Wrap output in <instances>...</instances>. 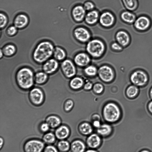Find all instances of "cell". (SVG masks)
<instances>
[{
    "label": "cell",
    "instance_id": "cell-31",
    "mask_svg": "<svg viewBox=\"0 0 152 152\" xmlns=\"http://www.w3.org/2000/svg\"><path fill=\"white\" fill-rule=\"evenodd\" d=\"M56 139L55 134L52 132H47L43 135L42 141L48 145H52L55 142Z\"/></svg>",
    "mask_w": 152,
    "mask_h": 152
},
{
    "label": "cell",
    "instance_id": "cell-20",
    "mask_svg": "<svg viewBox=\"0 0 152 152\" xmlns=\"http://www.w3.org/2000/svg\"><path fill=\"white\" fill-rule=\"evenodd\" d=\"M86 148L84 142L79 139L73 140L70 144V149L72 152H85Z\"/></svg>",
    "mask_w": 152,
    "mask_h": 152
},
{
    "label": "cell",
    "instance_id": "cell-48",
    "mask_svg": "<svg viewBox=\"0 0 152 152\" xmlns=\"http://www.w3.org/2000/svg\"><path fill=\"white\" fill-rule=\"evenodd\" d=\"M149 95L151 98L152 99V87H151L149 91Z\"/></svg>",
    "mask_w": 152,
    "mask_h": 152
},
{
    "label": "cell",
    "instance_id": "cell-33",
    "mask_svg": "<svg viewBox=\"0 0 152 152\" xmlns=\"http://www.w3.org/2000/svg\"><path fill=\"white\" fill-rule=\"evenodd\" d=\"M83 80L79 77H76L72 79L70 83L71 87L74 89H78L83 85Z\"/></svg>",
    "mask_w": 152,
    "mask_h": 152
},
{
    "label": "cell",
    "instance_id": "cell-16",
    "mask_svg": "<svg viewBox=\"0 0 152 152\" xmlns=\"http://www.w3.org/2000/svg\"><path fill=\"white\" fill-rule=\"evenodd\" d=\"M54 134L56 139L59 140H66L70 135V130L66 125H60L56 128Z\"/></svg>",
    "mask_w": 152,
    "mask_h": 152
},
{
    "label": "cell",
    "instance_id": "cell-41",
    "mask_svg": "<svg viewBox=\"0 0 152 152\" xmlns=\"http://www.w3.org/2000/svg\"><path fill=\"white\" fill-rule=\"evenodd\" d=\"M111 48L113 50L118 51H121L123 48V47L117 42L112 43Z\"/></svg>",
    "mask_w": 152,
    "mask_h": 152
},
{
    "label": "cell",
    "instance_id": "cell-47",
    "mask_svg": "<svg viewBox=\"0 0 152 152\" xmlns=\"http://www.w3.org/2000/svg\"><path fill=\"white\" fill-rule=\"evenodd\" d=\"M85 152H98L96 150L94 149H90L85 151Z\"/></svg>",
    "mask_w": 152,
    "mask_h": 152
},
{
    "label": "cell",
    "instance_id": "cell-35",
    "mask_svg": "<svg viewBox=\"0 0 152 152\" xmlns=\"http://www.w3.org/2000/svg\"><path fill=\"white\" fill-rule=\"evenodd\" d=\"M0 28H4L8 22V18L7 16L3 13L1 12L0 14Z\"/></svg>",
    "mask_w": 152,
    "mask_h": 152
},
{
    "label": "cell",
    "instance_id": "cell-24",
    "mask_svg": "<svg viewBox=\"0 0 152 152\" xmlns=\"http://www.w3.org/2000/svg\"><path fill=\"white\" fill-rule=\"evenodd\" d=\"M99 17L98 12L96 10H92L86 14L85 20L87 24L91 25H93L97 21Z\"/></svg>",
    "mask_w": 152,
    "mask_h": 152
},
{
    "label": "cell",
    "instance_id": "cell-25",
    "mask_svg": "<svg viewBox=\"0 0 152 152\" xmlns=\"http://www.w3.org/2000/svg\"><path fill=\"white\" fill-rule=\"evenodd\" d=\"M78 130L83 135L88 136L91 134L93 131L92 126L89 123L84 122L81 124L79 126Z\"/></svg>",
    "mask_w": 152,
    "mask_h": 152
},
{
    "label": "cell",
    "instance_id": "cell-17",
    "mask_svg": "<svg viewBox=\"0 0 152 152\" xmlns=\"http://www.w3.org/2000/svg\"><path fill=\"white\" fill-rule=\"evenodd\" d=\"M29 22L28 17L25 14H19L14 18L13 23L18 29H22L26 27Z\"/></svg>",
    "mask_w": 152,
    "mask_h": 152
},
{
    "label": "cell",
    "instance_id": "cell-18",
    "mask_svg": "<svg viewBox=\"0 0 152 152\" xmlns=\"http://www.w3.org/2000/svg\"><path fill=\"white\" fill-rule=\"evenodd\" d=\"M86 10L83 6L77 5L72 9V15L75 20L77 22H80L85 18Z\"/></svg>",
    "mask_w": 152,
    "mask_h": 152
},
{
    "label": "cell",
    "instance_id": "cell-44",
    "mask_svg": "<svg viewBox=\"0 0 152 152\" xmlns=\"http://www.w3.org/2000/svg\"><path fill=\"white\" fill-rule=\"evenodd\" d=\"M92 87V84L91 83L88 82L86 83L84 86V88L86 90H89Z\"/></svg>",
    "mask_w": 152,
    "mask_h": 152
},
{
    "label": "cell",
    "instance_id": "cell-34",
    "mask_svg": "<svg viewBox=\"0 0 152 152\" xmlns=\"http://www.w3.org/2000/svg\"><path fill=\"white\" fill-rule=\"evenodd\" d=\"M86 73L88 75L91 76L95 75L96 74L97 70L94 66H90L87 67L85 69Z\"/></svg>",
    "mask_w": 152,
    "mask_h": 152
},
{
    "label": "cell",
    "instance_id": "cell-4",
    "mask_svg": "<svg viewBox=\"0 0 152 152\" xmlns=\"http://www.w3.org/2000/svg\"><path fill=\"white\" fill-rule=\"evenodd\" d=\"M103 113L105 120L110 123L118 121L121 115V112L118 107L112 103H108L105 106Z\"/></svg>",
    "mask_w": 152,
    "mask_h": 152
},
{
    "label": "cell",
    "instance_id": "cell-19",
    "mask_svg": "<svg viewBox=\"0 0 152 152\" xmlns=\"http://www.w3.org/2000/svg\"><path fill=\"white\" fill-rule=\"evenodd\" d=\"M75 63L78 66H84L90 62V58L89 56L84 53H80L77 54L75 57Z\"/></svg>",
    "mask_w": 152,
    "mask_h": 152
},
{
    "label": "cell",
    "instance_id": "cell-15",
    "mask_svg": "<svg viewBox=\"0 0 152 152\" xmlns=\"http://www.w3.org/2000/svg\"><path fill=\"white\" fill-rule=\"evenodd\" d=\"M100 24L105 27L112 26L115 21V18L112 13L109 12H105L102 13L99 18Z\"/></svg>",
    "mask_w": 152,
    "mask_h": 152
},
{
    "label": "cell",
    "instance_id": "cell-8",
    "mask_svg": "<svg viewBox=\"0 0 152 152\" xmlns=\"http://www.w3.org/2000/svg\"><path fill=\"white\" fill-rule=\"evenodd\" d=\"M133 24L136 30L139 31H144L150 28L151 25V21L148 16L141 15L137 18Z\"/></svg>",
    "mask_w": 152,
    "mask_h": 152
},
{
    "label": "cell",
    "instance_id": "cell-45",
    "mask_svg": "<svg viewBox=\"0 0 152 152\" xmlns=\"http://www.w3.org/2000/svg\"><path fill=\"white\" fill-rule=\"evenodd\" d=\"M147 108L149 113L152 115V100L148 103Z\"/></svg>",
    "mask_w": 152,
    "mask_h": 152
},
{
    "label": "cell",
    "instance_id": "cell-7",
    "mask_svg": "<svg viewBox=\"0 0 152 152\" xmlns=\"http://www.w3.org/2000/svg\"><path fill=\"white\" fill-rule=\"evenodd\" d=\"M28 97L31 103L36 106L42 104L45 99L43 92L41 89L37 87L32 88L30 89Z\"/></svg>",
    "mask_w": 152,
    "mask_h": 152
},
{
    "label": "cell",
    "instance_id": "cell-3",
    "mask_svg": "<svg viewBox=\"0 0 152 152\" xmlns=\"http://www.w3.org/2000/svg\"><path fill=\"white\" fill-rule=\"evenodd\" d=\"M86 49L87 53L91 56L98 58L104 53L105 46L102 41L99 39H94L88 42Z\"/></svg>",
    "mask_w": 152,
    "mask_h": 152
},
{
    "label": "cell",
    "instance_id": "cell-12",
    "mask_svg": "<svg viewBox=\"0 0 152 152\" xmlns=\"http://www.w3.org/2000/svg\"><path fill=\"white\" fill-rule=\"evenodd\" d=\"M74 34L77 40L83 42L88 41L91 37L90 33L88 30L83 27L76 28L74 30Z\"/></svg>",
    "mask_w": 152,
    "mask_h": 152
},
{
    "label": "cell",
    "instance_id": "cell-9",
    "mask_svg": "<svg viewBox=\"0 0 152 152\" xmlns=\"http://www.w3.org/2000/svg\"><path fill=\"white\" fill-rule=\"evenodd\" d=\"M61 67L64 74L67 77H72L76 73L75 67L72 62L69 59L64 60L61 64Z\"/></svg>",
    "mask_w": 152,
    "mask_h": 152
},
{
    "label": "cell",
    "instance_id": "cell-13",
    "mask_svg": "<svg viewBox=\"0 0 152 152\" xmlns=\"http://www.w3.org/2000/svg\"><path fill=\"white\" fill-rule=\"evenodd\" d=\"M86 143L90 149H95L99 148L101 144V136L98 134L92 133L87 137Z\"/></svg>",
    "mask_w": 152,
    "mask_h": 152
},
{
    "label": "cell",
    "instance_id": "cell-5",
    "mask_svg": "<svg viewBox=\"0 0 152 152\" xmlns=\"http://www.w3.org/2000/svg\"><path fill=\"white\" fill-rule=\"evenodd\" d=\"M131 83L138 87H143L146 85L149 81V77L144 71L137 69L134 71L130 76Z\"/></svg>",
    "mask_w": 152,
    "mask_h": 152
},
{
    "label": "cell",
    "instance_id": "cell-6",
    "mask_svg": "<svg viewBox=\"0 0 152 152\" xmlns=\"http://www.w3.org/2000/svg\"><path fill=\"white\" fill-rule=\"evenodd\" d=\"M44 142L37 139H31L24 143L23 150L24 152H43L45 148Z\"/></svg>",
    "mask_w": 152,
    "mask_h": 152
},
{
    "label": "cell",
    "instance_id": "cell-39",
    "mask_svg": "<svg viewBox=\"0 0 152 152\" xmlns=\"http://www.w3.org/2000/svg\"><path fill=\"white\" fill-rule=\"evenodd\" d=\"M86 11H91L92 10L94 7V4L90 1H87L85 3L83 6Z\"/></svg>",
    "mask_w": 152,
    "mask_h": 152
},
{
    "label": "cell",
    "instance_id": "cell-50",
    "mask_svg": "<svg viewBox=\"0 0 152 152\" xmlns=\"http://www.w3.org/2000/svg\"><path fill=\"white\" fill-rule=\"evenodd\" d=\"M3 53L2 51V50L1 49H0V58H2L3 56Z\"/></svg>",
    "mask_w": 152,
    "mask_h": 152
},
{
    "label": "cell",
    "instance_id": "cell-37",
    "mask_svg": "<svg viewBox=\"0 0 152 152\" xmlns=\"http://www.w3.org/2000/svg\"><path fill=\"white\" fill-rule=\"evenodd\" d=\"M50 128L49 126L46 122L41 123L39 126V129L42 133L48 132Z\"/></svg>",
    "mask_w": 152,
    "mask_h": 152
},
{
    "label": "cell",
    "instance_id": "cell-38",
    "mask_svg": "<svg viewBox=\"0 0 152 152\" xmlns=\"http://www.w3.org/2000/svg\"><path fill=\"white\" fill-rule=\"evenodd\" d=\"M58 151L57 147L50 145L45 147L43 152H58Z\"/></svg>",
    "mask_w": 152,
    "mask_h": 152
},
{
    "label": "cell",
    "instance_id": "cell-22",
    "mask_svg": "<svg viewBox=\"0 0 152 152\" xmlns=\"http://www.w3.org/2000/svg\"><path fill=\"white\" fill-rule=\"evenodd\" d=\"M121 18L124 22L129 24L134 23L137 18L135 14L128 10L122 12L121 14Z\"/></svg>",
    "mask_w": 152,
    "mask_h": 152
},
{
    "label": "cell",
    "instance_id": "cell-49",
    "mask_svg": "<svg viewBox=\"0 0 152 152\" xmlns=\"http://www.w3.org/2000/svg\"><path fill=\"white\" fill-rule=\"evenodd\" d=\"M139 152H151L149 150L147 149H144L140 151Z\"/></svg>",
    "mask_w": 152,
    "mask_h": 152
},
{
    "label": "cell",
    "instance_id": "cell-27",
    "mask_svg": "<svg viewBox=\"0 0 152 152\" xmlns=\"http://www.w3.org/2000/svg\"><path fill=\"white\" fill-rule=\"evenodd\" d=\"M139 93V87L133 84L129 86L126 91L127 96L131 99L135 98L138 95Z\"/></svg>",
    "mask_w": 152,
    "mask_h": 152
},
{
    "label": "cell",
    "instance_id": "cell-21",
    "mask_svg": "<svg viewBox=\"0 0 152 152\" xmlns=\"http://www.w3.org/2000/svg\"><path fill=\"white\" fill-rule=\"evenodd\" d=\"M113 130V128L110 125L107 124H104L97 129L96 132L101 137H105L111 135Z\"/></svg>",
    "mask_w": 152,
    "mask_h": 152
},
{
    "label": "cell",
    "instance_id": "cell-40",
    "mask_svg": "<svg viewBox=\"0 0 152 152\" xmlns=\"http://www.w3.org/2000/svg\"><path fill=\"white\" fill-rule=\"evenodd\" d=\"M73 102L71 100H67L64 105V109L65 111H69L72 108L73 105Z\"/></svg>",
    "mask_w": 152,
    "mask_h": 152
},
{
    "label": "cell",
    "instance_id": "cell-32",
    "mask_svg": "<svg viewBox=\"0 0 152 152\" xmlns=\"http://www.w3.org/2000/svg\"><path fill=\"white\" fill-rule=\"evenodd\" d=\"M124 5L128 10L133 11L135 10L138 6L137 0H123Z\"/></svg>",
    "mask_w": 152,
    "mask_h": 152
},
{
    "label": "cell",
    "instance_id": "cell-36",
    "mask_svg": "<svg viewBox=\"0 0 152 152\" xmlns=\"http://www.w3.org/2000/svg\"><path fill=\"white\" fill-rule=\"evenodd\" d=\"M18 28L14 25L9 27L7 30V34L10 36H12L15 35L17 32Z\"/></svg>",
    "mask_w": 152,
    "mask_h": 152
},
{
    "label": "cell",
    "instance_id": "cell-11",
    "mask_svg": "<svg viewBox=\"0 0 152 152\" xmlns=\"http://www.w3.org/2000/svg\"><path fill=\"white\" fill-rule=\"evenodd\" d=\"M98 73L100 78L105 82H110L114 78V73L112 69L107 66H101L98 70Z\"/></svg>",
    "mask_w": 152,
    "mask_h": 152
},
{
    "label": "cell",
    "instance_id": "cell-10",
    "mask_svg": "<svg viewBox=\"0 0 152 152\" xmlns=\"http://www.w3.org/2000/svg\"><path fill=\"white\" fill-rule=\"evenodd\" d=\"M58 67V61L55 58H50L43 63L42 69L43 71L48 75H51L56 72Z\"/></svg>",
    "mask_w": 152,
    "mask_h": 152
},
{
    "label": "cell",
    "instance_id": "cell-43",
    "mask_svg": "<svg viewBox=\"0 0 152 152\" xmlns=\"http://www.w3.org/2000/svg\"><path fill=\"white\" fill-rule=\"evenodd\" d=\"M101 125L99 121L98 120L94 121L93 123V126L96 129L99 128Z\"/></svg>",
    "mask_w": 152,
    "mask_h": 152
},
{
    "label": "cell",
    "instance_id": "cell-1",
    "mask_svg": "<svg viewBox=\"0 0 152 152\" xmlns=\"http://www.w3.org/2000/svg\"><path fill=\"white\" fill-rule=\"evenodd\" d=\"M54 48L53 45L50 41H45L39 42L33 51L34 60L38 64L44 63L53 55Z\"/></svg>",
    "mask_w": 152,
    "mask_h": 152
},
{
    "label": "cell",
    "instance_id": "cell-23",
    "mask_svg": "<svg viewBox=\"0 0 152 152\" xmlns=\"http://www.w3.org/2000/svg\"><path fill=\"white\" fill-rule=\"evenodd\" d=\"M45 122L49 125L50 128L56 129L61 125V121L58 116L51 115L47 117Z\"/></svg>",
    "mask_w": 152,
    "mask_h": 152
},
{
    "label": "cell",
    "instance_id": "cell-2",
    "mask_svg": "<svg viewBox=\"0 0 152 152\" xmlns=\"http://www.w3.org/2000/svg\"><path fill=\"white\" fill-rule=\"evenodd\" d=\"M33 71L27 67H22L17 71L15 75L17 84L21 89L25 90L32 88L34 82Z\"/></svg>",
    "mask_w": 152,
    "mask_h": 152
},
{
    "label": "cell",
    "instance_id": "cell-14",
    "mask_svg": "<svg viewBox=\"0 0 152 152\" xmlns=\"http://www.w3.org/2000/svg\"><path fill=\"white\" fill-rule=\"evenodd\" d=\"M115 39L117 42L123 47L128 46L131 41V38L129 34L123 30H120L117 32Z\"/></svg>",
    "mask_w": 152,
    "mask_h": 152
},
{
    "label": "cell",
    "instance_id": "cell-26",
    "mask_svg": "<svg viewBox=\"0 0 152 152\" xmlns=\"http://www.w3.org/2000/svg\"><path fill=\"white\" fill-rule=\"evenodd\" d=\"M48 78V74L44 71H39L34 75V82L38 85H43L47 81Z\"/></svg>",
    "mask_w": 152,
    "mask_h": 152
},
{
    "label": "cell",
    "instance_id": "cell-29",
    "mask_svg": "<svg viewBox=\"0 0 152 152\" xmlns=\"http://www.w3.org/2000/svg\"><path fill=\"white\" fill-rule=\"evenodd\" d=\"M2 50L4 55L7 57H10L15 53L16 49L13 45L8 44L5 45Z\"/></svg>",
    "mask_w": 152,
    "mask_h": 152
},
{
    "label": "cell",
    "instance_id": "cell-30",
    "mask_svg": "<svg viewBox=\"0 0 152 152\" xmlns=\"http://www.w3.org/2000/svg\"><path fill=\"white\" fill-rule=\"evenodd\" d=\"M57 148L61 152H67L70 149V144L65 140H59L57 143Z\"/></svg>",
    "mask_w": 152,
    "mask_h": 152
},
{
    "label": "cell",
    "instance_id": "cell-28",
    "mask_svg": "<svg viewBox=\"0 0 152 152\" xmlns=\"http://www.w3.org/2000/svg\"><path fill=\"white\" fill-rule=\"evenodd\" d=\"M53 55L55 59L58 61H61L65 58L66 54L65 51L63 48L57 47L54 48Z\"/></svg>",
    "mask_w": 152,
    "mask_h": 152
},
{
    "label": "cell",
    "instance_id": "cell-46",
    "mask_svg": "<svg viewBox=\"0 0 152 152\" xmlns=\"http://www.w3.org/2000/svg\"><path fill=\"white\" fill-rule=\"evenodd\" d=\"M0 149H1V148L3 146V145L4 144V140L1 137L0 139Z\"/></svg>",
    "mask_w": 152,
    "mask_h": 152
},
{
    "label": "cell",
    "instance_id": "cell-42",
    "mask_svg": "<svg viewBox=\"0 0 152 152\" xmlns=\"http://www.w3.org/2000/svg\"><path fill=\"white\" fill-rule=\"evenodd\" d=\"M94 91L97 94H99L102 92L103 89L102 85L99 83L95 84L93 87Z\"/></svg>",
    "mask_w": 152,
    "mask_h": 152
}]
</instances>
